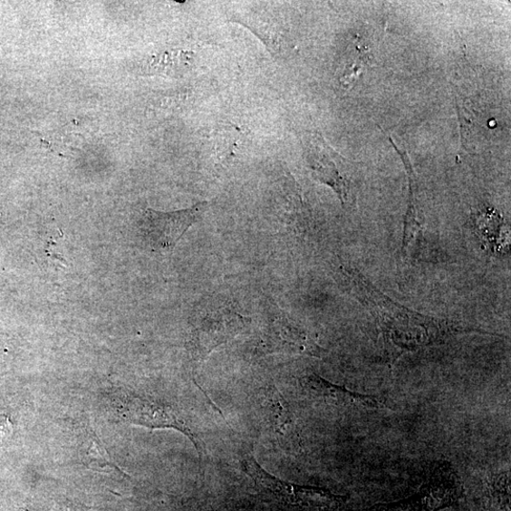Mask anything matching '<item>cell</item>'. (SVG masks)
<instances>
[{
	"mask_svg": "<svg viewBox=\"0 0 511 511\" xmlns=\"http://www.w3.org/2000/svg\"><path fill=\"white\" fill-rule=\"evenodd\" d=\"M343 272L359 300L375 318L382 335L386 354L391 362H395L403 354L441 344L458 334L487 333L459 323L411 311L383 294L355 268L346 265Z\"/></svg>",
	"mask_w": 511,
	"mask_h": 511,
	"instance_id": "cell-1",
	"label": "cell"
},
{
	"mask_svg": "<svg viewBox=\"0 0 511 511\" xmlns=\"http://www.w3.org/2000/svg\"><path fill=\"white\" fill-rule=\"evenodd\" d=\"M242 470L261 492L288 506L334 510L342 506L348 497L333 494L329 489L290 483L269 474L252 455L242 460Z\"/></svg>",
	"mask_w": 511,
	"mask_h": 511,
	"instance_id": "cell-2",
	"label": "cell"
},
{
	"mask_svg": "<svg viewBox=\"0 0 511 511\" xmlns=\"http://www.w3.org/2000/svg\"><path fill=\"white\" fill-rule=\"evenodd\" d=\"M250 319L227 306L201 311L191 329L188 347L191 355L204 361L213 351L245 331Z\"/></svg>",
	"mask_w": 511,
	"mask_h": 511,
	"instance_id": "cell-3",
	"label": "cell"
},
{
	"mask_svg": "<svg viewBox=\"0 0 511 511\" xmlns=\"http://www.w3.org/2000/svg\"><path fill=\"white\" fill-rule=\"evenodd\" d=\"M117 402L121 417L127 421L144 426L149 429L178 430L187 436L194 443L198 454L202 455L198 434L177 408L160 400L130 393L121 394Z\"/></svg>",
	"mask_w": 511,
	"mask_h": 511,
	"instance_id": "cell-4",
	"label": "cell"
},
{
	"mask_svg": "<svg viewBox=\"0 0 511 511\" xmlns=\"http://www.w3.org/2000/svg\"><path fill=\"white\" fill-rule=\"evenodd\" d=\"M259 351L263 354L276 353L319 358L326 352L308 329L284 313L268 319L260 333Z\"/></svg>",
	"mask_w": 511,
	"mask_h": 511,
	"instance_id": "cell-5",
	"label": "cell"
},
{
	"mask_svg": "<svg viewBox=\"0 0 511 511\" xmlns=\"http://www.w3.org/2000/svg\"><path fill=\"white\" fill-rule=\"evenodd\" d=\"M207 206V202H202L173 212L145 209L140 222L142 236L152 249L172 251L184 233L201 218Z\"/></svg>",
	"mask_w": 511,
	"mask_h": 511,
	"instance_id": "cell-6",
	"label": "cell"
},
{
	"mask_svg": "<svg viewBox=\"0 0 511 511\" xmlns=\"http://www.w3.org/2000/svg\"><path fill=\"white\" fill-rule=\"evenodd\" d=\"M306 164L313 178L329 187L343 205L349 203L351 182L341 170L343 158L333 150L319 134H307L303 139Z\"/></svg>",
	"mask_w": 511,
	"mask_h": 511,
	"instance_id": "cell-7",
	"label": "cell"
},
{
	"mask_svg": "<svg viewBox=\"0 0 511 511\" xmlns=\"http://www.w3.org/2000/svg\"><path fill=\"white\" fill-rule=\"evenodd\" d=\"M464 494L463 483L453 465L438 462L418 493L410 497L418 511H440L457 504Z\"/></svg>",
	"mask_w": 511,
	"mask_h": 511,
	"instance_id": "cell-8",
	"label": "cell"
},
{
	"mask_svg": "<svg viewBox=\"0 0 511 511\" xmlns=\"http://www.w3.org/2000/svg\"><path fill=\"white\" fill-rule=\"evenodd\" d=\"M229 18L257 35L274 58L278 61L284 58L290 43L279 13L262 6H248L231 12Z\"/></svg>",
	"mask_w": 511,
	"mask_h": 511,
	"instance_id": "cell-9",
	"label": "cell"
},
{
	"mask_svg": "<svg viewBox=\"0 0 511 511\" xmlns=\"http://www.w3.org/2000/svg\"><path fill=\"white\" fill-rule=\"evenodd\" d=\"M305 393L318 403L344 411H373L385 408L382 399L351 391L315 373L302 379Z\"/></svg>",
	"mask_w": 511,
	"mask_h": 511,
	"instance_id": "cell-10",
	"label": "cell"
},
{
	"mask_svg": "<svg viewBox=\"0 0 511 511\" xmlns=\"http://www.w3.org/2000/svg\"><path fill=\"white\" fill-rule=\"evenodd\" d=\"M195 65L196 55L193 52L166 50L147 58L142 63L141 73L180 78L193 70Z\"/></svg>",
	"mask_w": 511,
	"mask_h": 511,
	"instance_id": "cell-11",
	"label": "cell"
},
{
	"mask_svg": "<svg viewBox=\"0 0 511 511\" xmlns=\"http://www.w3.org/2000/svg\"><path fill=\"white\" fill-rule=\"evenodd\" d=\"M476 227L485 246L492 251L501 252L508 249V231H504L506 225L499 213L494 208H485L477 213Z\"/></svg>",
	"mask_w": 511,
	"mask_h": 511,
	"instance_id": "cell-12",
	"label": "cell"
},
{
	"mask_svg": "<svg viewBox=\"0 0 511 511\" xmlns=\"http://www.w3.org/2000/svg\"><path fill=\"white\" fill-rule=\"evenodd\" d=\"M80 455L82 462L93 468L98 472H106V467H110L111 470L119 471L121 475H127L121 470L119 466L115 464L108 452L105 451L104 447L94 433L88 435V438L81 445Z\"/></svg>",
	"mask_w": 511,
	"mask_h": 511,
	"instance_id": "cell-13",
	"label": "cell"
},
{
	"mask_svg": "<svg viewBox=\"0 0 511 511\" xmlns=\"http://www.w3.org/2000/svg\"><path fill=\"white\" fill-rule=\"evenodd\" d=\"M487 496L492 511H510V474L504 472L489 477Z\"/></svg>",
	"mask_w": 511,
	"mask_h": 511,
	"instance_id": "cell-14",
	"label": "cell"
},
{
	"mask_svg": "<svg viewBox=\"0 0 511 511\" xmlns=\"http://www.w3.org/2000/svg\"><path fill=\"white\" fill-rule=\"evenodd\" d=\"M265 400L267 402L268 420L276 433L284 438L291 436V415L285 407L283 398L275 391H269Z\"/></svg>",
	"mask_w": 511,
	"mask_h": 511,
	"instance_id": "cell-15",
	"label": "cell"
},
{
	"mask_svg": "<svg viewBox=\"0 0 511 511\" xmlns=\"http://www.w3.org/2000/svg\"><path fill=\"white\" fill-rule=\"evenodd\" d=\"M367 511H418L410 497L391 503H381L371 506Z\"/></svg>",
	"mask_w": 511,
	"mask_h": 511,
	"instance_id": "cell-16",
	"label": "cell"
},
{
	"mask_svg": "<svg viewBox=\"0 0 511 511\" xmlns=\"http://www.w3.org/2000/svg\"><path fill=\"white\" fill-rule=\"evenodd\" d=\"M12 423L6 417L0 416V444L4 443L12 433Z\"/></svg>",
	"mask_w": 511,
	"mask_h": 511,
	"instance_id": "cell-17",
	"label": "cell"
},
{
	"mask_svg": "<svg viewBox=\"0 0 511 511\" xmlns=\"http://www.w3.org/2000/svg\"><path fill=\"white\" fill-rule=\"evenodd\" d=\"M190 511H204V510H190Z\"/></svg>",
	"mask_w": 511,
	"mask_h": 511,
	"instance_id": "cell-18",
	"label": "cell"
}]
</instances>
